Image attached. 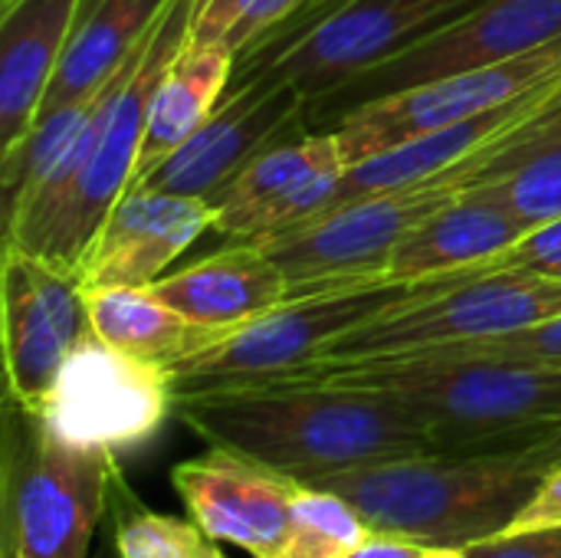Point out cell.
Listing matches in <instances>:
<instances>
[{
    "instance_id": "cell-1",
    "label": "cell",
    "mask_w": 561,
    "mask_h": 558,
    "mask_svg": "<svg viewBox=\"0 0 561 558\" xmlns=\"http://www.w3.org/2000/svg\"><path fill=\"white\" fill-rule=\"evenodd\" d=\"M207 447L260 460L302 487L368 464L444 454L437 434L398 401L342 385L266 382L174 398Z\"/></svg>"
},
{
    "instance_id": "cell-2",
    "label": "cell",
    "mask_w": 561,
    "mask_h": 558,
    "mask_svg": "<svg viewBox=\"0 0 561 558\" xmlns=\"http://www.w3.org/2000/svg\"><path fill=\"white\" fill-rule=\"evenodd\" d=\"M273 382H319L385 395L421 418L444 454L533 447L561 428V368L552 365L417 352L309 365Z\"/></svg>"
},
{
    "instance_id": "cell-3",
    "label": "cell",
    "mask_w": 561,
    "mask_h": 558,
    "mask_svg": "<svg viewBox=\"0 0 561 558\" xmlns=\"http://www.w3.org/2000/svg\"><path fill=\"white\" fill-rule=\"evenodd\" d=\"M561 464V444L490 454H427L332 474L312 487L348 500L371 533L427 549H470L503 536L542 480Z\"/></svg>"
},
{
    "instance_id": "cell-4",
    "label": "cell",
    "mask_w": 561,
    "mask_h": 558,
    "mask_svg": "<svg viewBox=\"0 0 561 558\" xmlns=\"http://www.w3.org/2000/svg\"><path fill=\"white\" fill-rule=\"evenodd\" d=\"M118 454L76 447L7 398L0 454V556L89 558Z\"/></svg>"
},
{
    "instance_id": "cell-5",
    "label": "cell",
    "mask_w": 561,
    "mask_h": 558,
    "mask_svg": "<svg viewBox=\"0 0 561 558\" xmlns=\"http://www.w3.org/2000/svg\"><path fill=\"white\" fill-rule=\"evenodd\" d=\"M473 270L440 273L427 280H381V283L348 286V289L293 296L279 303L276 309L263 312L260 319L233 329L220 345L178 365L171 372L174 398L220 391V388H247V385L283 378L322 358L352 329L378 319L381 312L394 306H404L434 289H444L447 283Z\"/></svg>"
},
{
    "instance_id": "cell-6",
    "label": "cell",
    "mask_w": 561,
    "mask_h": 558,
    "mask_svg": "<svg viewBox=\"0 0 561 558\" xmlns=\"http://www.w3.org/2000/svg\"><path fill=\"white\" fill-rule=\"evenodd\" d=\"M490 161L493 158H477L431 181L339 204L256 247H263L286 273L289 299L381 283L388 280V263L398 243L463 194Z\"/></svg>"
},
{
    "instance_id": "cell-7",
    "label": "cell",
    "mask_w": 561,
    "mask_h": 558,
    "mask_svg": "<svg viewBox=\"0 0 561 558\" xmlns=\"http://www.w3.org/2000/svg\"><path fill=\"white\" fill-rule=\"evenodd\" d=\"M559 312L561 276L490 263L447 283L444 289L394 306L378 319L352 329L312 365L398 358V355H414L447 345L483 342V339L529 329Z\"/></svg>"
},
{
    "instance_id": "cell-8",
    "label": "cell",
    "mask_w": 561,
    "mask_h": 558,
    "mask_svg": "<svg viewBox=\"0 0 561 558\" xmlns=\"http://www.w3.org/2000/svg\"><path fill=\"white\" fill-rule=\"evenodd\" d=\"M197 7L201 0H171L168 10L151 26V33L141 39L131 66L125 69L105 109V122L89 151V161L82 164L72 191L66 194L59 214L49 224L43 247L36 250L56 266L79 273V263L89 243L95 240L99 227L105 224L108 210L131 187L154 92L174 56L184 49Z\"/></svg>"
},
{
    "instance_id": "cell-9",
    "label": "cell",
    "mask_w": 561,
    "mask_h": 558,
    "mask_svg": "<svg viewBox=\"0 0 561 558\" xmlns=\"http://www.w3.org/2000/svg\"><path fill=\"white\" fill-rule=\"evenodd\" d=\"M483 0H325L270 59L240 66L233 79L263 72L316 102L401 56ZM309 10V13H316ZM306 13V16H309Z\"/></svg>"
},
{
    "instance_id": "cell-10",
    "label": "cell",
    "mask_w": 561,
    "mask_h": 558,
    "mask_svg": "<svg viewBox=\"0 0 561 558\" xmlns=\"http://www.w3.org/2000/svg\"><path fill=\"white\" fill-rule=\"evenodd\" d=\"M561 43V0H483L444 30L414 43L378 69L306 105L309 128L329 132L355 109L483 66L510 62Z\"/></svg>"
},
{
    "instance_id": "cell-11",
    "label": "cell",
    "mask_w": 561,
    "mask_h": 558,
    "mask_svg": "<svg viewBox=\"0 0 561 558\" xmlns=\"http://www.w3.org/2000/svg\"><path fill=\"white\" fill-rule=\"evenodd\" d=\"M171 411V372L118 352L95 332L69 352L36 408L62 441L112 454L148 444Z\"/></svg>"
},
{
    "instance_id": "cell-12",
    "label": "cell",
    "mask_w": 561,
    "mask_h": 558,
    "mask_svg": "<svg viewBox=\"0 0 561 558\" xmlns=\"http://www.w3.org/2000/svg\"><path fill=\"white\" fill-rule=\"evenodd\" d=\"M0 326L7 398L33 411L69 352L95 332L79 273L10 240H3L0 263Z\"/></svg>"
},
{
    "instance_id": "cell-13",
    "label": "cell",
    "mask_w": 561,
    "mask_h": 558,
    "mask_svg": "<svg viewBox=\"0 0 561 558\" xmlns=\"http://www.w3.org/2000/svg\"><path fill=\"white\" fill-rule=\"evenodd\" d=\"M552 79H561V43H552L546 49H536L510 62L444 76V79L375 99L355 109L352 115H345L342 122H335L329 132H335L342 155L352 168L404 141H414L421 135L440 132L447 125H457L496 105H506Z\"/></svg>"
},
{
    "instance_id": "cell-14",
    "label": "cell",
    "mask_w": 561,
    "mask_h": 558,
    "mask_svg": "<svg viewBox=\"0 0 561 558\" xmlns=\"http://www.w3.org/2000/svg\"><path fill=\"white\" fill-rule=\"evenodd\" d=\"M306 105V95L289 82L263 72L243 76L207 122L131 187L217 201L224 187L266 148L312 132Z\"/></svg>"
},
{
    "instance_id": "cell-15",
    "label": "cell",
    "mask_w": 561,
    "mask_h": 558,
    "mask_svg": "<svg viewBox=\"0 0 561 558\" xmlns=\"http://www.w3.org/2000/svg\"><path fill=\"white\" fill-rule=\"evenodd\" d=\"M348 161L335 132H302L250 161L214 201V230L233 243H263L322 214Z\"/></svg>"
},
{
    "instance_id": "cell-16",
    "label": "cell",
    "mask_w": 561,
    "mask_h": 558,
    "mask_svg": "<svg viewBox=\"0 0 561 558\" xmlns=\"http://www.w3.org/2000/svg\"><path fill=\"white\" fill-rule=\"evenodd\" d=\"M171 483L210 539L237 546L250 558L286 556L293 503L302 490L293 477L227 447H210L174 464Z\"/></svg>"
},
{
    "instance_id": "cell-17",
    "label": "cell",
    "mask_w": 561,
    "mask_h": 558,
    "mask_svg": "<svg viewBox=\"0 0 561 558\" xmlns=\"http://www.w3.org/2000/svg\"><path fill=\"white\" fill-rule=\"evenodd\" d=\"M217 224V204L151 187H128L95 240L89 243L79 280L85 289L151 286L204 230Z\"/></svg>"
},
{
    "instance_id": "cell-18",
    "label": "cell",
    "mask_w": 561,
    "mask_h": 558,
    "mask_svg": "<svg viewBox=\"0 0 561 558\" xmlns=\"http://www.w3.org/2000/svg\"><path fill=\"white\" fill-rule=\"evenodd\" d=\"M559 102L561 79H552V82H546L506 105H496L483 115H473L467 122L447 125L440 132H431V135L404 141L391 151H381L368 161H358L342 174L339 191L325 210L358 201V197H368V194L431 181V178L447 174L477 158H493L503 148H510L516 138H523V132Z\"/></svg>"
},
{
    "instance_id": "cell-19",
    "label": "cell",
    "mask_w": 561,
    "mask_h": 558,
    "mask_svg": "<svg viewBox=\"0 0 561 558\" xmlns=\"http://www.w3.org/2000/svg\"><path fill=\"white\" fill-rule=\"evenodd\" d=\"M85 0H13L0 7V155L33 128Z\"/></svg>"
},
{
    "instance_id": "cell-20",
    "label": "cell",
    "mask_w": 561,
    "mask_h": 558,
    "mask_svg": "<svg viewBox=\"0 0 561 558\" xmlns=\"http://www.w3.org/2000/svg\"><path fill=\"white\" fill-rule=\"evenodd\" d=\"M148 289L181 316L230 332L289 299L286 273L256 243H227L214 257L154 280Z\"/></svg>"
},
{
    "instance_id": "cell-21",
    "label": "cell",
    "mask_w": 561,
    "mask_h": 558,
    "mask_svg": "<svg viewBox=\"0 0 561 558\" xmlns=\"http://www.w3.org/2000/svg\"><path fill=\"white\" fill-rule=\"evenodd\" d=\"M526 234L529 227L506 204L467 187L398 243L388 263V280H427L490 266Z\"/></svg>"
},
{
    "instance_id": "cell-22",
    "label": "cell",
    "mask_w": 561,
    "mask_h": 558,
    "mask_svg": "<svg viewBox=\"0 0 561 558\" xmlns=\"http://www.w3.org/2000/svg\"><path fill=\"white\" fill-rule=\"evenodd\" d=\"M85 299L99 339H105L131 358H141L168 372L220 345L230 335V329L201 326L181 316L178 309L161 303L148 286L85 289Z\"/></svg>"
},
{
    "instance_id": "cell-23",
    "label": "cell",
    "mask_w": 561,
    "mask_h": 558,
    "mask_svg": "<svg viewBox=\"0 0 561 558\" xmlns=\"http://www.w3.org/2000/svg\"><path fill=\"white\" fill-rule=\"evenodd\" d=\"M233 72H237V56L227 46L184 43V49L174 56L154 92L131 184H138L151 168H158L174 148H181L207 122Z\"/></svg>"
},
{
    "instance_id": "cell-24",
    "label": "cell",
    "mask_w": 561,
    "mask_h": 558,
    "mask_svg": "<svg viewBox=\"0 0 561 558\" xmlns=\"http://www.w3.org/2000/svg\"><path fill=\"white\" fill-rule=\"evenodd\" d=\"M168 3L171 0H92L89 7H82L76 33L39 112L95 92L148 36Z\"/></svg>"
},
{
    "instance_id": "cell-25",
    "label": "cell",
    "mask_w": 561,
    "mask_h": 558,
    "mask_svg": "<svg viewBox=\"0 0 561 558\" xmlns=\"http://www.w3.org/2000/svg\"><path fill=\"white\" fill-rule=\"evenodd\" d=\"M506 204L529 230L561 217V138H536L533 125L470 184Z\"/></svg>"
},
{
    "instance_id": "cell-26",
    "label": "cell",
    "mask_w": 561,
    "mask_h": 558,
    "mask_svg": "<svg viewBox=\"0 0 561 558\" xmlns=\"http://www.w3.org/2000/svg\"><path fill=\"white\" fill-rule=\"evenodd\" d=\"M108 520L118 558H227L194 520L148 510L128 487L122 467L108 487Z\"/></svg>"
},
{
    "instance_id": "cell-27",
    "label": "cell",
    "mask_w": 561,
    "mask_h": 558,
    "mask_svg": "<svg viewBox=\"0 0 561 558\" xmlns=\"http://www.w3.org/2000/svg\"><path fill=\"white\" fill-rule=\"evenodd\" d=\"M368 536V523L348 500L322 487H302L293 503V533L283 558H348Z\"/></svg>"
},
{
    "instance_id": "cell-28",
    "label": "cell",
    "mask_w": 561,
    "mask_h": 558,
    "mask_svg": "<svg viewBox=\"0 0 561 558\" xmlns=\"http://www.w3.org/2000/svg\"><path fill=\"white\" fill-rule=\"evenodd\" d=\"M434 355H470V358H496V362H523V365H552L561 368V312L536 322L529 329L483 339V342H467V345H447V349H431ZM417 355V352H414Z\"/></svg>"
},
{
    "instance_id": "cell-29",
    "label": "cell",
    "mask_w": 561,
    "mask_h": 558,
    "mask_svg": "<svg viewBox=\"0 0 561 558\" xmlns=\"http://www.w3.org/2000/svg\"><path fill=\"white\" fill-rule=\"evenodd\" d=\"M493 266H513V270L561 276V217L529 230L519 243H513L503 257H496Z\"/></svg>"
},
{
    "instance_id": "cell-30",
    "label": "cell",
    "mask_w": 561,
    "mask_h": 558,
    "mask_svg": "<svg viewBox=\"0 0 561 558\" xmlns=\"http://www.w3.org/2000/svg\"><path fill=\"white\" fill-rule=\"evenodd\" d=\"M463 553L470 558H561V526L533 533H503Z\"/></svg>"
},
{
    "instance_id": "cell-31",
    "label": "cell",
    "mask_w": 561,
    "mask_h": 558,
    "mask_svg": "<svg viewBox=\"0 0 561 558\" xmlns=\"http://www.w3.org/2000/svg\"><path fill=\"white\" fill-rule=\"evenodd\" d=\"M561 526V464L542 480L536 497L519 510L513 526L506 533H533V529H549Z\"/></svg>"
},
{
    "instance_id": "cell-32",
    "label": "cell",
    "mask_w": 561,
    "mask_h": 558,
    "mask_svg": "<svg viewBox=\"0 0 561 558\" xmlns=\"http://www.w3.org/2000/svg\"><path fill=\"white\" fill-rule=\"evenodd\" d=\"M427 546L401 539V536H388V533H371L348 558H427Z\"/></svg>"
},
{
    "instance_id": "cell-33",
    "label": "cell",
    "mask_w": 561,
    "mask_h": 558,
    "mask_svg": "<svg viewBox=\"0 0 561 558\" xmlns=\"http://www.w3.org/2000/svg\"><path fill=\"white\" fill-rule=\"evenodd\" d=\"M427 558H470L463 549H431Z\"/></svg>"
},
{
    "instance_id": "cell-34",
    "label": "cell",
    "mask_w": 561,
    "mask_h": 558,
    "mask_svg": "<svg viewBox=\"0 0 561 558\" xmlns=\"http://www.w3.org/2000/svg\"><path fill=\"white\" fill-rule=\"evenodd\" d=\"M322 3H325V0H309V7H306V10H302V13H299V16H306V13H309V10H316V7H322ZM299 16H296V20H299Z\"/></svg>"
},
{
    "instance_id": "cell-35",
    "label": "cell",
    "mask_w": 561,
    "mask_h": 558,
    "mask_svg": "<svg viewBox=\"0 0 561 558\" xmlns=\"http://www.w3.org/2000/svg\"><path fill=\"white\" fill-rule=\"evenodd\" d=\"M549 437H552V441H559V444H561V428H556V431H552Z\"/></svg>"
},
{
    "instance_id": "cell-36",
    "label": "cell",
    "mask_w": 561,
    "mask_h": 558,
    "mask_svg": "<svg viewBox=\"0 0 561 558\" xmlns=\"http://www.w3.org/2000/svg\"><path fill=\"white\" fill-rule=\"evenodd\" d=\"M7 3H13V0H0V7H7Z\"/></svg>"
},
{
    "instance_id": "cell-37",
    "label": "cell",
    "mask_w": 561,
    "mask_h": 558,
    "mask_svg": "<svg viewBox=\"0 0 561 558\" xmlns=\"http://www.w3.org/2000/svg\"><path fill=\"white\" fill-rule=\"evenodd\" d=\"M0 558H23V556H0Z\"/></svg>"
}]
</instances>
